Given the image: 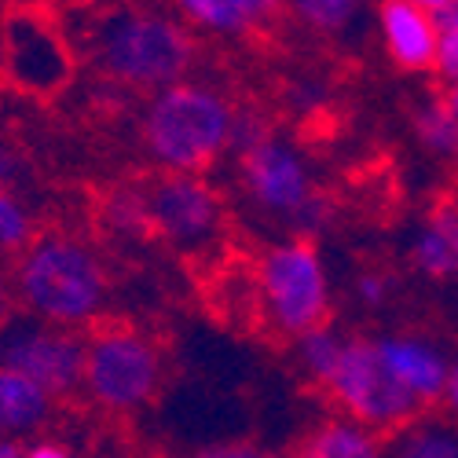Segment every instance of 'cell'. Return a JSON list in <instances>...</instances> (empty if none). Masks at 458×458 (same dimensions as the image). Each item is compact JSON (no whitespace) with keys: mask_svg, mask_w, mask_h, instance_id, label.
<instances>
[{"mask_svg":"<svg viewBox=\"0 0 458 458\" xmlns=\"http://www.w3.org/2000/svg\"><path fill=\"white\" fill-rule=\"evenodd\" d=\"M85 33V55H92L106 78L136 89H173L195 59V45L183 26L169 22L158 12L118 8L92 19Z\"/></svg>","mask_w":458,"mask_h":458,"instance_id":"obj_1","label":"cell"},{"mask_svg":"<svg viewBox=\"0 0 458 458\" xmlns=\"http://www.w3.org/2000/svg\"><path fill=\"white\" fill-rule=\"evenodd\" d=\"M19 293L52 323H81L99 312L106 272L99 257L73 239H41L19 264Z\"/></svg>","mask_w":458,"mask_h":458,"instance_id":"obj_2","label":"cell"},{"mask_svg":"<svg viewBox=\"0 0 458 458\" xmlns=\"http://www.w3.org/2000/svg\"><path fill=\"white\" fill-rule=\"evenodd\" d=\"M232 136V110L202 85H173L147 110L143 143L162 165L176 169H206L224 150Z\"/></svg>","mask_w":458,"mask_h":458,"instance_id":"obj_3","label":"cell"},{"mask_svg":"<svg viewBox=\"0 0 458 458\" xmlns=\"http://www.w3.org/2000/svg\"><path fill=\"white\" fill-rule=\"evenodd\" d=\"M70 78L73 48L59 19L41 8H12L0 15V81L33 99H55Z\"/></svg>","mask_w":458,"mask_h":458,"instance_id":"obj_4","label":"cell"},{"mask_svg":"<svg viewBox=\"0 0 458 458\" xmlns=\"http://www.w3.org/2000/svg\"><path fill=\"white\" fill-rule=\"evenodd\" d=\"M162 356L150 341L125 327H103L85 345V386L92 400L114 411L150 403L162 389Z\"/></svg>","mask_w":458,"mask_h":458,"instance_id":"obj_5","label":"cell"},{"mask_svg":"<svg viewBox=\"0 0 458 458\" xmlns=\"http://www.w3.org/2000/svg\"><path fill=\"white\" fill-rule=\"evenodd\" d=\"M260 293L279 334H312L327 319V279L312 239H293L260 260Z\"/></svg>","mask_w":458,"mask_h":458,"instance_id":"obj_6","label":"cell"},{"mask_svg":"<svg viewBox=\"0 0 458 458\" xmlns=\"http://www.w3.org/2000/svg\"><path fill=\"white\" fill-rule=\"evenodd\" d=\"M327 389L334 400H341V407H349L360 422H367L374 429H393V433L396 429L403 433V426L418 414V403H422L393 377L386 360L377 356V345L360 341V337L341 349V360H337L334 374L327 377Z\"/></svg>","mask_w":458,"mask_h":458,"instance_id":"obj_7","label":"cell"},{"mask_svg":"<svg viewBox=\"0 0 458 458\" xmlns=\"http://www.w3.org/2000/svg\"><path fill=\"white\" fill-rule=\"evenodd\" d=\"M0 367L30 377L45 393L70 396L85 381V345L66 330L8 323L0 327Z\"/></svg>","mask_w":458,"mask_h":458,"instance_id":"obj_8","label":"cell"},{"mask_svg":"<svg viewBox=\"0 0 458 458\" xmlns=\"http://www.w3.org/2000/svg\"><path fill=\"white\" fill-rule=\"evenodd\" d=\"M143 191L150 220L158 227V239H169L183 250H202L220 232V199L213 191L180 173H158Z\"/></svg>","mask_w":458,"mask_h":458,"instance_id":"obj_9","label":"cell"},{"mask_svg":"<svg viewBox=\"0 0 458 458\" xmlns=\"http://www.w3.org/2000/svg\"><path fill=\"white\" fill-rule=\"evenodd\" d=\"M242 176H246V187L253 191V199L260 206L290 213V216L312 199L304 165L293 158V150H286L283 143H272V140H264V143L246 150Z\"/></svg>","mask_w":458,"mask_h":458,"instance_id":"obj_10","label":"cell"},{"mask_svg":"<svg viewBox=\"0 0 458 458\" xmlns=\"http://www.w3.org/2000/svg\"><path fill=\"white\" fill-rule=\"evenodd\" d=\"M381 26H386L393 59L403 70H426L437 63V30L422 4L389 0V4H381Z\"/></svg>","mask_w":458,"mask_h":458,"instance_id":"obj_11","label":"cell"},{"mask_svg":"<svg viewBox=\"0 0 458 458\" xmlns=\"http://www.w3.org/2000/svg\"><path fill=\"white\" fill-rule=\"evenodd\" d=\"M377 356L386 360V367L393 370V377L407 393H414L418 400H433L447 389V367L444 360L426 349L422 341H411V337H389V341H377Z\"/></svg>","mask_w":458,"mask_h":458,"instance_id":"obj_12","label":"cell"},{"mask_svg":"<svg viewBox=\"0 0 458 458\" xmlns=\"http://www.w3.org/2000/svg\"><path fill=\"white\" fill-rule=\"evenodd\" d=\"M414 264L426 276H458V199H440L414 242Z\"/></svg>","mask_w":458,"mask_h":458,"instance_id":"obj_13","label":"cell"},{"mask_svg":"<svg viewBox=\"0 0 458 458\" xmlns=\"http://www.w3.org/2000/svg\"><path fill=\"white\" fill-rule=\"evenodd\" d=\"M52 414L48 393L30 377L0 367V433H30Z\"/></svg>","mask_w":458,"mask_h":458,"instance_id":"obj_14","label":"cell"},{"mask_svg":"<svg viewBox=\"0 0 458 458\" xmlns=\"http://www.w3.org/2000/svg\"><path fill=\"white\" fill-rule=\"evenodd\" d=\"M180 12L216 33H250L264 26V19L276 8L260 4V0H187V4H180Z\"/></svg>","mask_w":458,"mask_h":458,"instance_id":"obj_15","label":"cell"},{"mask_svg":"<svg viewBox=\"0 0 458 458\" xmlns=\"http://www.w3.org/2000/svg\"><path fill=\"white\" fill-rule=\"evenodd\" d=\"M297 458H381V451L363 429L345 422H327L301 440Z\"/></svg>","mask_w":458,"mask_h":458,"instance_id":"obj_16","label":"cell"},{"mask_svg":"<svg viewBox=\"0 0 458 458\" xmlns=\"http://www.w3.org/2000/svg\"><path fill=\"white\" fill-rule=\"evenodd\" d=\"M103 224L110 232H118L122 239H136V242H147V239H158V227L150 220V209H147V199L140 187H118L110 191L103 199Z\"/></svg>","mask_w":458,"mask_h":458,"instance_id":"obj_17","label":"cell"},{"mask_svg":"<svg viewBox=\"0 0 458 458\" xmlns=\"http://www.w3.org/2000/svg\"><path fill=\"white\" fill-rule=\"evenodd\" d=\"M389 458H458V433L451 426H411Z\"/></svg>","mask_w":458,"mask_h":458,"instance_id":"obj_18","label":"cell"},{"mask_svg":"<svg viewBox=\"0 0 458 458\" xmlns=\"http://www.w3.org/2000/svg\"><path fill=\"white\" fill-rule=\"evenodd\" d=\"M414 129H418V136H422V143L429 150H440V155H458V125H454V118L447 114L444 103H429V106L418 110Z\"/></svg>","mask_w":458,"mask_h":458,"instance_id":"obj_19","label":"cell"},{"mask_svg":"<svg viewBox=\"0 0 458 458\" xmlns=\"http://www.w3.org/2000/svg\"><path fill=\"white\" fill-rule=\"evenodd\" d=\"M341 349H345V345H341L330 330H312V334L301 337V363L309 367L312 377H319L327 386V377L334 374V367L341 360Z\"/></svg>","mask_w":458,"mask_h":458,"instance_id":"obj_20","label":"cell"},{"mask_svg":"<svg viewBox=\"0 0 458 458\" xmlns=\"http://www.w3.org/2000/svg\"><path fill=\"white\" fill-rule=\"evenodd\" d=\"M293 12L316 26V30H341L352 15H356V4H349V0H301V4H293Z\"/></svg>","mask_w":458,"mask_h":458,"instance_id":"obj_21","label":"cell"},{"mask_svg":"<svg viewBox=\"0 0 458 458\" xmlns=\"http://www.w3.org/2000/svg\"><path fill=\"white\" fill-rule=\"evenodd\" d=\"M30 242V216L12 195H0V250H15Z\"/></svg>","mask_w":458,"mask_h":458,"instance_id":"obj_22","label":"cell"},{"mask_svg":"<svg viewBox=\"0 0 458 458\" xmlns=\"http://www.w3.org/2000/svg\"><path fill=\"white\" fill-rule=\"evenodd\" d=\"M437 66L447 81L458 85V30H447L440 33V41H437Z\"/></svg>","mask_w":458,"mask_h":458,"instance_id":"obj_23","label":"cell"},{"mask_svg":"<svg viewBox=\"0 0 458 458\" xmlns=\"http://www.w3.org/2000/svg\"><path fill=\"white\" fill-rule=\"evenodd\" d=\"M195 458H279V454L253 444H213V447H202Z\"/></svg>","mask_w":458,"mask_h":458,"instance_id":"obj_24","label":"cell"},{"mask_svg":"<svg viewBox=\"0 0 458 458\" xmlns=\"http://www.w3.org/2000/svg\"><path fill=\"white\" fill-rule=\"evenodd\" d=\"M433 30L447 33V30H458V0H433V4H422Z\"/></svg>","mask_w":458,"mask_h":458,"instance_id":"obj_25","label":"cell"},{"mask_svg":"<svg viewBox=\"0 0 458 458\" xmlns=\"http://www.w3.org/2000/svg\"><path fill=\"white\" fill-rule=\"evenodd\" d=\"M19 180H22V158L15 155L12 147L0 143V195H8Z\"/></svg>","mask_w":458,"mask_h":458,"instance_id":"obj_26","label":"cell"},{"mask_svg":"<svg viewBox=\"0 0 458 458\" xmlns=\"http://www.w3.org/2000/svg\"><path fill=\"white\" fill-rule=\"evenodd\" d=\"M360 297L367 304H381V297H386V283H381L377 276H363L360 279Z\"/></svg>","mask_w":458,"mask_h":458,"instance_id":"obj_27","label":"cell"},{"mask_svg":"<svg viewBox=\"0 0 458 458\" xmlns=\"http://www.w3.org/2000/svg\"><path fill=\"white\" fill-rule=\"evenodd\" d=\"M26 458H70V451H66V447H59V444H37Z\"/></svg>","mask_w":458,"mask_h":458,"instance_id":"obj_28","label":"cell"},{"mask_svg":"<svg viewBox=\"0 0 458 458\" xmlns=\"http://www.w3.org/2000/svg\"><path fill=\"white\" fill-rule=\"evenodd\" d=\"M440 103L447 106V114H451V118H454V125H458V85H454V89H451V92H447Z\"/></svg>","mask_w":458,"mask_h":458,"instance_id":"obj_29","label":"cell"},{"mask_svg":"<svg viewBox=\"0 0 458 458\" xmlns=\"http://www.w3.org/2000/svg\"><path fill=\"white\" fill-rule=\"evenodd\" d=\"M447 396H451V407L458 411V367L447 374Z\"/></svg>","mask_w":458,"mask_h":458,"instance_id":"obj_30","label":"cell"},{"mask_svg":"<svg viewBox=\"0 0 458 458\" xmlns=\"http://www.w3.org/2000/svg\"><path fill=\"white\" fill-rule=\"evenodd\" d=\"M0 458H26V454H22V447H19V444L0 440Z\"/></svg>","mask_w":458,"mask_h":458,"instance_id":"obj_31","label":"cell"},{"mask_svg":"<svg viewBox=\"0 0 458 458\" xmlns=\"http://www.w3.org/2000/svg\"><path fill=\"white\" fill-rule=\"evenodd\" d=\"M12 319V301H8V293H4V286H0V327H4Z\"/></svg>","mask_w":458,"mask_h":458,"instance_id":"obj_32","label":"cell"}]
</instances>
